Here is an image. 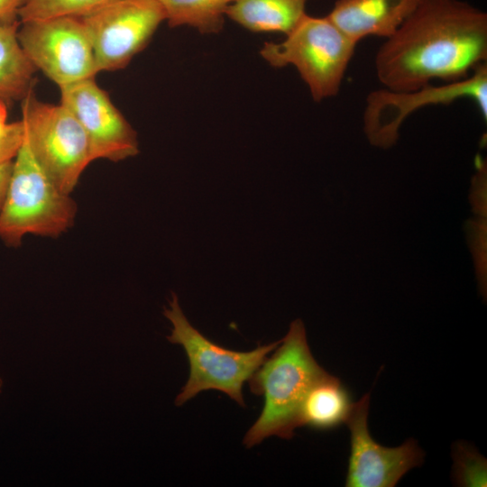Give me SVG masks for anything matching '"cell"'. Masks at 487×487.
<instances>
[{
	"instance_id": "obj_17",
	"label": "cell",
	"mask_w": 487,
	"mask_h": 487,
	"mask_svg": "<svg viewBox=\"0 0 487 487\" xmlns=\"http://www.w3.org/2000/svg\"><path fill=\"white\" fill-rule=\"evenodd\" d=\"M114 0H25L17 12L21 22L55 16H83Z\"/></svg>"
},
{
	"instance_id": "obj_15",
	"label": "cell",
	"mask_w": 487,
	"mask_h": 487,
	"mask_svg": "<svg viewBox=\"0 0 487 487\" xmlns=\"http://www.w3.org/2000/svg\"><path fill=\"white\" fill-rule=\"evenodd\" d=\"M19 18L0 21V98L23 99L32 89L35 67L17 37Z\"/></svg>"
},
{
	"instance_id": "obj_19",
	"label": "cell",
	"mask_w": 487,
	"mask_h": 487,
	"mask_svg": "<svg viewBox=\"0 0 487 487\" xmlns=\"http://www.w3.org/2000/svg\"><path fill=\"white\" fill-rule=\"evenodd\" d=\"M24 139L23 121L7 124L0 135V163L11 161L18 153Z\"/></svg>"
},
{
	"instance_id": "obj_4",
	"label": "cell",
	"mask_w": 487,
	"mask_h": 487,
	"mask_svg": "<svg viewBox=\"0 0 487 487\" xmlns=\"http://www.w3.org/2000/svg\"><path fill=\"white\" fill-rule=\"evenodd\" d=\"M356 45L327 15L306 14L284 41L265 42L260 54L275 68L294 66L319 102L339 93Z\"/></svg>"
},
{
	"instance_id": "obj_20",
	"label": "cell",
	"mask_w": 487,
	"mask_h": 487,
	"mask_svg": "<svg viewBox=\"0 0 487 487\" xmlns=\"http://www.w3.org/2000/svg\"><path fill=\"white\" fill-rule=\"evenodd\" d=\"M13 161L0 163V209L5 201V198L10 183L13 170Z\"/></svg>"
},
{
	"instance_id": "obj_9",
	"label": "cell",
	"mask_w": 487,
	"mask_h": 487,
	"mask_svg": "<svg viewBox=\"0 0 487 487\" xmlns=\"http://www.w3.org/2000/svg\"><path fill=\"white\" fill-rule=\"evenodd\" d=\"M99 71L124 68L166 20L159 0H114L80 16Z\"/></svg>"
},
{
	"instance_id": "obj_21",
	"label": "cell",
	"mask_w": 487,
	"mask_h": 487,
	"mask_svg": "<svg viewBox=\"0 0 487 487\" xmlns=\"http://www.w3.org/2000/svg\"><path fill=\"white\" fill-rule=\"evenodd\" d=\"M25 0H0V21L18 18L17 12Z\"/></svg>"
},
{
	"instance_id": "obj_16",
	"label": "cell",
	"mask_w": 487,
	"mask_h": 487,
	"mask_svg": "<svg viewBox=\"0 0 487 487\" xmlns=\"http://www.w3.org/2000/svg\"><path fill=\"white\" fill-rule=\"evenodd\" d=\"M170 27L188 25L201 33L223 29L226 9L235 0H159Z\"/></svg>"
},
{
	"instance_id": "obj_6",
	"label": "cell",
	"mask_w": 487,
	"mask_h": 487,
	"mask_svg": "<svg viewBox=\"0 0 487 487\" xmlns=\"http://www.w3.org/2000/svg\"><path fill=\"white\" fill-rule=\"evenodd\" d=\"M22 121L34 158L51 181L70 195L92 162L80 123L62 104L38 100L32 89L22 99Z\"/></svg>"
},
{
	"instance_id": "obj_13",
	"label": "cell",
	"mask_w": 487,
	"mask_h": 487,
	"mask_svg": "<svg viewBox=\"0 0 487 487\" xmlns=\"http://www.w3.org/2000/svg\"><path fill=\"white\" fill-rule=\"evenodd\" d=\"M354 402L349 391L328 372L306 394L299 412V427L328 430L346 422Z\"/></svg>"
},
{
	"instance_id": "obj_8",
	"label": "cell",
	"mask_w": 487,
	"mask_h": 487,
	"mask_svg": "<svg viewBox=\"0 0 487 487\" xmlns=\"http://www.w3.org/2000/svg\"><path fill=\"white\" fill-rule=\"evenodd\" d=\"M18 41L36 69L59 87L98 73L94 51L78 16H55L21 22Z\"/></svg>"
},
{
	"instance_id": "obj_5",
	"label": "cell",
	"mask_w": 487,
	"mask_h": 487,
	"mask_svg": "<svg viewBox=\"0 0 487 487\" xmlns=\"http://www.w3.org/2000/svg\"><path fill=\"white\" fill-rule=\"evenodd\" d=\"M163 315L173 326L171 334L167 335L168 341L182 345L190 365L188 380L176 397V406L183 405L203 391L216 390L244 407L243 384L275 350L280 340L249 352H236L217 345L192 326L173 291Z\"/></svg>"
},
{
	"instance_id": "obj_14",
	"label": "cell",
	"mask_w": 487,
	"mask_h": 487,
	"mask_svg": "<svg viewBox=\"0 0 487 487\" xmlns=\"http://www.w3.org/2000/svg\"><path fill=\"white\" fill-rule=\"evenodd\" d=\"M308 0H235L225 15L254 32L288 34L306 14Z\"/></svg>"
},
{
	"instance_id": "obj_11",
	"label": "cell",
	"mask_w": 487,
	"mask_h": 487,
	"mask_svg": "<svg viewBox=\"0 0 487 487\" xmlns=\"http://www.w3.org/2000/svg\"><path fill=\"white\" fill-rule=\"evenodd\" d=\"M60 89V104L76 116L87 134L92 161H119L139 152L136 132L94 78Z\"/></svg>"
},
{
	"instance_id": "obj_1",
	"label": "cell",
	"mask_w": 487,
	"mask_h": 487,
	"mask_svg": "<svg viewBox=\"0 0 487 487\" xmlns=\"http://www.w3.org/2000/svg\"><path fill=\"white\" fill-rule=\"evenodd\" d=\"M487 63V14L460 0H423L378 50L384 88L406 91L454 82Z\"/></svg>"
},
{
	"instance_id": "obj_7",
	"label": "cell",
	"mask_w": 487,
	"mask_h": 487,
	"mask_svg": "<svg viewBox=\"0 0 487 487\" xmlns=\"http://www.w3.org/2000/svg\"><path fill=\"white\" fill-rule=\"evenodd\" d=\"M463 98L473 101L486 121L487 63L458 81L431 83L414 90L394 91L383 87L371 92L363 112L365 133L373 145L390 147L398 140L402 123L414 111L427 106H447Z\"/></svg>"
},
{
	"instance_id": "obj_22",
	"label": "cell",
	"mask_w": 487,
	"mask_h": 487,
	"mask_svg": "<svg viewBox=\"0 0 487 487\" xmlns=\"http://www.w3.org/2000/svg\"><path fill=\"white\" fill-rule=\"evenodd\" d=\"M7 110L5 100L0 98V135L4 133L6 128L7 123Z\"/></svg>"
},
{
	"instance_id": "obj_12",
	"label": "cell",
	"mask_w": 487,
	"mask_h": 487,
	"mask_svg": "<svg viewBox=\"0 0 487 487\" xmlns=\"http://www.w3.org/2000/svg\"><path fill=\"white\" fill-rule=\"evenodd\" d=\"M423 0H337L327 17L352 41L391 36Z\"/></svg>"
},
{
	"instance_id": "obj_23",
	"label": "cell",
	"mask_w": 487,
	"mask_h": 487,
	"mask_svg": "<svg viewBox=\"0 0 487 487\" xmlns=\"http://www.w3.org/2000/svg\"><path fill=\"white\" fill-rule=\"evenodd\" d=\"M3 385H4V381H3V379L0 377V393L2 392Z\"/></svg>"
},
{
	"instance_id": "obj_2",
	"label": "cell",
	"mask_w": 487,
	"mask_h": 487,
	"mask_svg": "<svg viewBox=\"0 0 487 487\" xmlns=\"http://www.w3.org/2000/svg\"><path fill=\"white\" fill-rule=\"evenodd\" d=\"M326 372L313 357L305 326L294 320L275 352L264 360L248 380L250 391L264 398L263 409L244 437L246 447L264 438L293 436L299 427V412L310 387Z\"/></svg>"
},
{
	"instance_id": "obj_18",
	"label": "cell",
	"mask_w": 487,
	"mask_h": 487,
	"mask_svg": "<svg viewBox=\"0 0 487 487\" xmlns=\"http://www.w3.org/2000/svg\"><path fill=\"white\" fill-rule=\"evenodd\" d=\"M452 456L454 460L452 476L457 486L482 487L487 482L486 459L466 442H456L454 445Z\"/></svg>"
},
{
	"instance_id": "obj_10",
	"label": "cell",
	"mask_w": 487,
	"mask_h": 487,
	"mask_svg": "<svg viewBox=\"0 0 487 487\" xmlns=\"http://www.w3.org/2000/svg\"><path fill=\"white\" fill-rule=\"evenodd\" d=\"M370 392L354 402L345 422L350 430V455L345 486L393 487L412 468L420 466L424 451L415 439L397 447L378 444L368 427Z\"/></svg>"
},
{
	"instance_id": "obj_3",
	"label": "cell",
	"mask_w": 487,
	"mask_h": 487,
	"mask_svg": "<svg viewBox=\"0 0 487 487\" xmlns=\"http://www.w3.org/2000/svg\"><path fill=\"white\" fill-rule=\"evenodd\" d=\"M77 211L75 200L48 177L24 136L0 209V239L18 246L28 234L58 237L73 225Z\"/></svg>"
}]
</instances>
